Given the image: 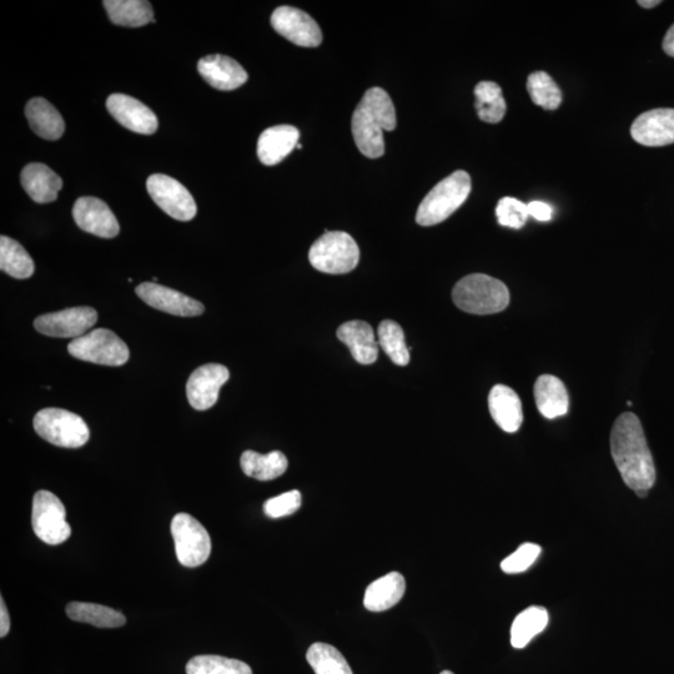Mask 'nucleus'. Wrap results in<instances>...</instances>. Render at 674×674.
<instances>
[{
    "label": "nucleus",
    "mask_w": 674,
    "mask_h": 674,
    "mask_svg": "<svg viewBox=\"0 0 674 674\" xmlns=\"http://www.w3.org/2000/svg\"><path fill=\"white\" fill-rule=\"evenodd\" d=\"M632 138L643 147L674 143V109H653L640 115L631 127Z\"/></svg>",
    "instance_id": "nucleus-17"
},
{
    "label": "nucleus",
    "mask_w": 674,
    "mask_h": 674,
    "mask_svg": "<svg viewBox=\"0 0 674 674\" xmlns=\"http://www.w3.org/2000/svg\"><path fill=\"white\" fill-rule=\"evenodd\" d=\"M98 321V314L89 306L65 309L58 313L39 316L34 321V328L38 333L50 337H78L85 335Z\"/></svg>",
    "instance_id": "nucleus-11"
},
{
    "label": "nucleus",
    "mask_w": 674,
    "mask_h": 674,
    "mask_svg": "<svg viewBox=\"0 0 674 674\" xmlns=\"http://www.w3.org/2000/svg\"><path fill=\"white\" fill-rule=\"evenodd\" d=\"M396 110L390 95L381 88L367 90L352 115V135L360 152L370 159L385 153V132L396 128Z\"/></svg>",
    "instance_id": "nucleus-2"
},
{
    "label": "nucleus",
    "mask_w": 674,
    "mask_h": 674,
    "mask_svg": "<svg viewBox=\"0 0 674 674\" xmlns=\"http://www.w3.org/2000/svg\"><path fill=\"white\" fill-rule=\"evenodd\" d=\"M306 660L315 674H354L340 651L326 643H315L311 646Z\"/></svg>",
    "instance_id": "nucleus-32"
},
{
    "label": "nucleus",
    "mask_w": 674,
    "mask_h": 674,
    "mask_svg": "<svg viewBox=\"0 0 674 674\" xmlns=\"http://www.w3.org/2000/svg\"><path fill=\"white\" fill-rule=\"evenodd\" d=\"M296 149H299V150L303 149V145H301V144L299 143L298 145H296Z\"/></svg>",
    "instance_id": "nucleus-43"
},
{
    "label": "nucleus",
    "mask_w": 674,
    "mask_h": 674,
    "mask_svg": "<svg viewBox=\"0 0 674 674\" xmlns=\"http://www.w3.org/2000/svg\"><path fill=\"white\" fill-rule=\"evenodd\" d=\"M135 293L145 304L164 313L193 318L204 313L205 306L179 291L155 283H143L137 286Z\"/></svg>",
    "instance_id": "nucleus-15"
},
{
    "label": "nucleus",
    "mask_w": 674,
    "mask_h": 674,
    "mask_svg": "<svg viewBox=\"0 0 674 674\" xmlns=\"http://www.w3.org/2000/svg\"><path fill=\"white\" fill-rule=\"evenodd\" d=\"M10 630V618L7 607H5L4 600H0V637L8 635Z\"/></svg>",
    "instance_id": "nucleus-40"
},
{
    "label": "nucleus",
    "mask_w": 674,
    "mask_h": 674,
    "mask_svg": "<svg viewBox=\"0 0 674 674\" xmlns=\"http://www.w3.org/2000/svg\"><path fill=\"white\" fill-rule=\"evenodd\" d=\"M33 530L48 545H60L72 535L63 502L49 491H38L33 499Z\"/></svg>",
    "instance_id": "nucleus-9"
},
{
    "label": "nucleus",
    "mask_w": 674,
    "mask_h": 674,
    "mask_svg": "<svg viewBox=\"0 0 674 674\" xmlns=\"http://www.w3.org/2000/svg\"><path fill=\"white\" fill-rule=\"evenodd\" d=\"M271 25L281 37L299 47L316 48L323 42L319 24L308 13L289 5L275 9L271 15Z\"/></svg>",
    "instance_id": "nucleus-12"
},
{
    "label": "nucleus",
    "mask_w": 674,
    "mask_h": 674,
    "mask_svg": "<svg viewBox=\"0 0 674 674\" xmlns=\"http://www.w3.org/2000/svg\"><path fill=\"white\" fill-rule=\"evenodd\" d=\"M147 189L154 203L171 218L190 221L198 213L193 195L178 180L164 174H153L147 181Z\"/></svg>",
    "instance_id": "nucleus-10"
},
{
    "label": "nucleus",
    "mask_w": 674,
    "mask_h": 674,
    "mask_svg": "<svg viewBox=\"0 0 674 674\" xmlns=\"http://www.w3.org/2000/svg\"><path fill=\"white\" fill-rule=\"evenodd\" d=\"M33 425L42 439L65 449H79L87 444L90 437L89 427L82 417L55 407L39 411Z\"/></svg>",
    "instance_id": "nucleus-6"
},
{
    "label": "nucleus",
    "mask_w": 674,
    "mask_h": 674,
    "mask_svg": "<svg viewBox=\"0 0 674 674\" xmlns=\"http://www.w3.org/2000/svg\"><path fill=\"white\" fill-rule=\"evenodd\" d=\"M476 110L482 122L497 124L504 119L507 105L499 84L481 82L475 88Z\"/></svg>",
    "instance_id": "nucleus-31"
},
{
    "label": "nucleus",
    "mask_w": 674,
    "mask_h": 674,
    "mask_svg": "<svg viewBox=\"0 0 674 674\" xmlns=\"http://www.w3.org/2000/svg\"><path fill=\"white\" fill-rule=\"evenodd\" d=\"M663 50H665L666 54L670 55V57L674 58V24L668 30L665 39H663Z\"/></svg>",
    "instance_id": "nucleus-41"
},
{
    "label": "nucleus",
    "mask_w": 674,
    "mask_h": 674,
    "mask_svg": "<svg viewBox=\"0 0 674 674\" xmlns=\"http://www.w3.org/2000/svg\"><path fill=\"white\" fill-rule=\"evenodd\" d=\"M611 452L625 484L636 494L650 492L657 479L655 461L641 421L632 412H625L613 424Z\"/></svg>",
    "instance_id": "nucleus-1"
},
{
    "label": "nucleus",
    "mask_w": 674,
    "mask_h": 674,
    "mask_svg": "<svg viewBox=\"0 0 674 674\" xmlns=\"http://www.w3.org/2000/svg\"><path fill=\"white\" fill-rule=\"evenodd\" d=\"M470 193V175L464 170L455 171L440 181L422 200L416 214L417 224L432 226L449 219L465 203Z\"/></svg>",
    "instance_id": "nucleus-4"
},
{
    "label": "nucleus",
    "mask_w": 674,
    "mask_h": 674,
    "mask_svg": "<svg viewBox=\"0 0 674 674\" xmlns=\"http://www.w3.org/2000/svg\"><path fill=\"white\" fill-rule=\"evenodd\" d=\"M107 109L120 125L134 133L152 135L158 130L159 122L153 110L129 95H110Z\"/></svg>",
    "instance_id": "nucleus-16"
},
{
    "label": "nucleus",
    "mask_w": 674,
    "mask_h": 674,
    "mask_svg": "<svg viewBox=\"0 0 674 674\" xmlns=\"http://www.w3.org/2000/svg\"><path fill=\"white\" fill-rule=\"evenodd\" d=\"M310 264L325 274H347L359 264L360 249L344 231H326L309 251Z\"/></svg>",
    "instance_id": "nucleus-5"
},
{
    "label": "nucleus",
    "mask_w": 674,
    "mask_h": 674,
    "mask_svg": "<svg viewBox=\"0 0 674 674\" xmlns=\"http://www.w3.org/2000/svg\"><path fill=\"white\" fill-rule=\"evenodd\" d=\"M300 132L293 125H275L260 135L258 157L268 167L283 162L299 144Z\"/></svg>",
    "instance_id": "nucleus-19"
},
{
    "label": "nucleus",
    "mask_w": 674,
    "mask_h": 674,
    "mask_svg": "<svg viewBox=\"0 0 674 674\" xmlns=\"http://www.w3.org/2000/svg\"><path fill=\"white\" fill-rule=\"evenodd\" d=\"M339 340L349 347L352 357L361 365H371L379 357V341L365 321H349L337 330Z\"/></svg>",
    "instance_id": "nucleus-20"
},
{
    "label": "nucleus",
    "mask_w": 674,
    "mask_h": 674,
    "mask_svg": "<svg viewBox=\"0 0 674 674\" xmlns=\"http://www.w3.org/2000/svg\"><path fill=\"white\" fill-rule=\"evenodd\" d=\"M73 218L85 233L99 236V238L113 239L120 231L113 211L103 200L92 198V196H84L75 201Z\"/></svg>",
    "instance_id": "nucleus-14"
},
{
    "label": "nucleus",
    "mask_w": 674,
    "mask_h": 674,
    "mask_svg": "<svg viewBox=\"0 0 674 674\" xmlns=\"http://www.w3.org/2000/svg\"><path fill=\"white\" fill-rule=\"evenodd\" d=\"M406 592L404 576L399 572L379 578L366 588L364 606L371 612L390 610L401 601Z\"/></svg>",
    "instance_id": "nucleus-24"
},
{
    "label": "nucleus",
    "mask_w": 674,
    "mask_h": 674,
    "mask_svg": "<svg viewBox=\"0 0 674 674\" xmlns=\"http://www.w3.org/2000/svg\"><path fill=\"white\" fill-rule=\"evenodd\" d=\"M188 674H253L250 666L239 660L220 656H196L186 665Z\"/></svg>",
    "instance_id": "nucleus-35"
},
{
    "label": "nucleus",
    "mask_w": 674,
    "mask_h": 674,
    "mask_svg": "<svg viewBox=\"0 0 674 674\" xmlns=\"http://www.w3.org/2000/svg\"><path fill=\"white\" fill-rule=\"evenodd\" d=\"M638 4H640L643 8H653L656 7V5L661 4V2H658V0H653V2H645V0H641V2H638Z\"/></svg>",
    "instance_id": "nucleus-42"
},
{
    "label": "nucleus",
    "mask_w": 674,
    "mask_h": 674,
    "mask_svg": "<svg viewBox=\"0 0 674 674\" xmlns=\"http://www.w3.org/2000/svg\"><path fill=\"white\" fill-rule=\"evenodd\" d=\"M541 551L542 548L535 543H525L502 561L501 570L508 575L525 572L536 562L538 556L541 555Z\"/></svg>",
    "instance_id": "nucleus-37"
},
{
    "label": "nucleus",
    "mask_w": 674,
    "mask_h": 674,
    "mask_svg": "<svg viewBox=\"0 0 674 674\" xmlns=\"http://www.w3.org/2000/svg\"><path fill=\"white\" fill-rule=\"evenodd\" d=\"M67 615L75 622L89 623L99 628H118L127 623L122 612L97 603L72 602L67 606Z\"/></svg>",
    "instance_id": "nucleus-28"
},
{
    "label": "nucleus",
    "mask_w": 674,
    "mask_h": 674,
    "mask_svg": "<svg viewBox=\"0 0 674 674\" xmlns=\"http://www.w3.org/2000/svg\"><path fill=\"white\" fill-rule=\"evenodd\" d=\"M440 674H454V673H452L451 671H444V672H441Z\"/></svg>",
    "instance_id": "nucleus-44"
},
{
    "label": "nucleus",
    "mask_w": 674,
    "mask_h": 674,
    "mask_svg": "<svg viewBox=\"0 0 674 674\" xmlns=\"http://www.w3.org/2000/svg\"><path fill=\"white\" fill-rule=\"evenodd\" d=\"M497 220L500 225L511 229H521L528 219L527 204L515 198H502L496 208Z\"/></svg>",
    "instance_id": "nucleus-36"
},
{
    "label": "nucleus",
    "mask_w": 674,
    "mask_h": 674,
    "mask_svg": "<svg viewBox=\"0 0 674 674\" xmlns=\"http://www.w3.org/2000/svg\"><path fill=\"white\" fill-rule=\"evenodd\" d=\"M176 556L189 568L204 565L211 553V540L205 527L188 513H179L171 522Z\"/></svg>",
    "instance_id": "nucleus-8"
},
{
    "label": "nucleus",
    "mask_w": 674,
    "mask_h": 674,
    "mask_svg": "<svg viewBox=\"0 0 674 674\" xmlns=\"http://www.w3.org/2000/svg\"><path fill=\"white\" fill-rule=\"evenodd\" d=\"M528 214L538 221H550L552 219L553 210L550 205L542 203V201H532L527 205Z\"/></svg>",
    "instance_id": "nucleus-39"
},
{
    "label": "nucleus",
    "mask_w": 674,
    "mask_h": 674,
    "mask_svg": "<svg viewBox=\"0 0 674 674\" xmlns=\"http://www.w3.org/2000/svg\"><path fill=\"white\" fill-rule=\"evenodd\" d=\"M244 474L259 481H271L283 476L288 470V459L280 451L261 455L255 451H245L240 460Z\"/></svg>",
    "instance_id": "nucleus-27"
},
{
    "label": "nucleus",
    "mask_w": 674,
    "mask_h": 674,
    "mask_svg": "<svg viewBox=\"0 0 674 674\" xmlns=\"http://www.w3.org/2000/svg\"><path fill=\"white\" fill-rule=\"evenodd\" d=\"M535 400L538 411L548 420L565 416L570 409L566 386L553 375L538 377L535 384Z\"/></svg>",
    "instance_id": "nucleus-23"
},
{
    "label": "nucleus",
    "mask_w": 674,
    "mask_h": 674,
    "mask_svg": "<svg viewBox=\"0 0 674 674\" xmlns=\"http://www.w3.org/2000/svg\"><path fill=\"white\" fill-rule=\"evenodd\" d=\"M22 185L38 204L53 203L63 188V180L45 164H28L22 171Z\"/></svg>",
    "instance_id": "nucleus-22"
},
{
    "label": "nucleus",
    "mask_w": 674,
    "mask_h": 674,
    "mask_svg": "<svg viewBox=\"0 0 674 674\" xmlns=\"http://www.w3.org/2000/svg\"><path fill=\"white\" fill-rule=\"evenodd\" d=\"M301 494L298 490L286 492V494L273 497L265 502L264 512L270 518H280L293 515L301 507Z\"/></svg>",
    "instance_id": "nucleus-38"
},
{
    "label": "nucleus",
    "mask_w": 674,
    "mask_h": 674,
    "mask_svg": "<svg viewBox=\"0 0 674 674\" xmlns=\"http://www.w3.org/2000/svg\"><path fill=\"white\" fill-rule=\"evenodd\" d=\"M109 19L120 27L139 28L154 23L152 4L145 0H105Z\"/></svg>",
    "instance_id": "nucleus-26"
},
{
    "label": "nucleus",
    "mask_w": 674,
    "mask_h": 674,
    "mask_svg": "<svg viewBox=\"0 0 674 674\" xmlns=\"http://www.w3.org/2000/svg\"><path fill=\"white\" fill-rule=\"evenodd\" d=\"M198 72L211 87L224 92L240 88L249 78L248 73L236 60L220 54L200 59Z\"/></svg>",
    "instance_id": "nucleus-18"
},
{
    "label": "nucleus",
    "mask_w": 674,
    "mask_h": 674,
    "mask_svg": "<svg viewBox=\"0 0 674 674\" xmlns=\"http://www.w3.org/2000/svg\"><path fill=\"white\" fill-rule=\"evenodd\" d=\"M68 352L75 359L104 366H122L130 356L127 344L107 329L93 330L74 339L68 345Z\"/></svg>",
    "instance_id": "nucleus-7"
},
{
    "label": "nucleus",
    "mask_w": 674,
    "mask_h": 674,
    "mask_svg": "<svg viewBox=\"0 0 674 674\" xmlns=\"http://www.w3.org/2000/svg\"><path fill=\"white\" fill-rule=\"evenodd\" d=\"M379 346L397 366H406L410 362V350L406 346L404 330L395 321L385 320L377 330Z\"/></svg>",
    "instance_id": "nucleus-33"
},
{
    "label": "nucleus",
    "mask_w": 674,
    "mask_h": 674,
    "mask_svg": "<svg viewBox=\"0 0 674 674\" xmlns=\"http://www.w3.org/2000/svg\"><path fill=\"white\" fill-rule=\"evenodd\" d=\"M25 117L28 119L30 128L38 137L45 140L62 138L65 130L63 117L48 100L43 98L30 100L25 107Z\"/></svg>",
    "instance_id": "nucleus-25"
},
{
    "label": "nucleus",
    "mask_w": 674,
    "mask_h": 674,
    "mask_svg": "<svg viewBox=\"0 0 674 674\" xmlns=\"http://www.w3.org/2000/svg\"><path fill=\"white\" fill-rule=\"evenodd\" d=\"M550 621L546 608L532 606L522 611L515 618L511 628V645L521 650L530 643L533 638L545 630Z\"/></svg>",
    "instance_id": "nucleus-29"
},
{
    "label": "nucleus",
    "mask_w": 674,
    "mask_h": 674,
    "mask_svg": "<svg viewBox=\"0 0 674 674\" xmlns=\"http://www.w3.org/2000/svg\"><path fill=\"white\" fill-rule=\"evenodd\" d=\"M452 300L465 313L491 315L501 313L510 304V291L502 281L485 274H471L452 290Z\"/></svg>",
    "instance_id": "nucleus-3"
},
{
    "label": "nucleus",
    "mask_w": 674,
    "mask_h": 674,
    "mask_svg": "<svg viewBox=\"0 0 674 674\" xmlns=\"http://www.w3.org/2000/svg\"><path fill=\"white\" fill-rule=\"evenodd\" d=\"M528 94L532 102L546 110H556L562 103L561 89L545 72L532 73L527 79Z\"/></svg>",
    "instance_id": "nucleus-34"
},
{
    "label": "nucleus",
    "mask_w": 674,
    "mask_h": 674,
    "mask_svg": "<svg viewBox=\"0 0 674 674\" xmlns=\"http://www.w3.org/2000/svg\"><path fill=\"white\" fill-rule=\"evenodd\" d=\"M0 269L12 278L24 280L34 274L35 265L28 251L8 236L0 238Z\"/></svg>",
    "instance_id": "nucleus-30"
},
{
    "label": "nucleus",
    "mask_w": 674,
    "mask_h": 674,
    "mask_svg": "<svg viewBox=\"0 0 674 674\" xmlns=\"http://www.w3.org/2000/svg\"><path fill=\"white\" fill-rule=\"evenodd\" d=\"M489 409L492 419L508 434H515L523 422L520 397L511 387L496 385L489 395Z\"/></svg>",
    "instance_id": "nucleus-21"
},
{
    "label": "nucleus",
    "mask_w": 674,
    "mask_h": 674,
    "mask_svg": "<svg viewBox=\"0 0 674 674\" xmlns=\"http://www.w3.org/2000/svg\"><path fill=\"white\" fill-rule=\"evenodd\" d=\"M229 377L230 372L223 365L208 364L198 367L186 384L190 406L198 411L211 409L218 402L220 389L228 382Z\"/></svg>",
    "instance_id": "nucleus-13"
}]
</instances>
